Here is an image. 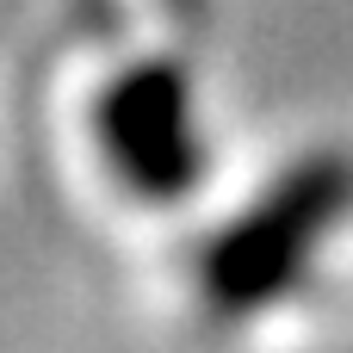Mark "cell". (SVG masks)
Returning <instances> with one entry per match:
<instances>
[{
	"label": "cell",
	"mask_w": 353,
	"mask_h": 353,
	"mask_svg": "<svg viewBox=\"0 0 353 353\" xmlns=\"http://www.w3.org/2000/svg\"><path fill=\"white\" fill-rule=\"evenodd\" d=\"M353 211V155L323 149L279 174L236 223H223L199 261V285L223 316L261 310L292 292L316 254V242Z\"/></svg>",
	"instance_id": "1"
},
{
	"label": "cell",
	"mask_w": 353,
	"mask_h": 353,
	"mask_svg": "<svg viewBox=\"0 0 353 353\" xmlns=\"http://www.w3.org/2000/svg\"><path fill=\"white\" fill-rule=\"evenodd\" d=\"M99 143L118 168V180L143 199H180L199 174V124H192V87L174 62H137L99 93Z\"/></svg>",
	"instance_id": "2"
}]
</instances>
